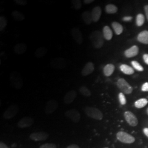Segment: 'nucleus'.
I'll return each instance as SVG.
<instances>
[{"label": "nucleus", "mask_w": 148, "mask_h": 148, "mask_svg": "<svg viewBox=\"0 0 148 148\" xmlns=\"http://www.w3.org/2000/svg\"><path fill=\"white\" fill-rule=\"evenodd\" d=\"M18 111H19V108L18 106L15 104L11 105L4 112L3 116L4 119L7 120L11 119L16 116V115L18 114Z\"/></svg>", "instance_id": "423d86ee"}, {"label": "nucleus", "mask_w": 148, "mask_h": 148, "mask_svg": "<svg viewBox=\"0 0 148 148\" xmlns=\"http://www.w3.org/2000/svg\"><path fill=\"white\" fill-rule=\"evenodd\" d=\"M108 148V147H105V148Z\"/></svg>", "instance_id": "49530a36"}, {"label": "nucleus", "mask_w": 148, "mask_h": 148, "mask_svg": "<svg viewBox=\"0 0 148 148\" xmlns=\"http://www.w3.org/2000/svg\"><path fill=\"white\" fill-rule=\"evenodd\" d=\"M148 101L146 98H140L134 103V106L138 109H141L148 104Z\"/></svg>", "instance_id": "bb28decb"}, {"label": "nucleus", "mask_w": 148, "mask_h": 148, "mask_svg": "<svg viewBox=\"0 0 148 148\" xmlns=\"http://www.w3.org/2000/svg\"><path fill=\"white\" fill-rule=\"evenodd\" d=\"M66 148H79V145L73 144L70 145Z\"/></svg>", "instance_id": "79ce46f5"}, {"label": "nucleus", "mask_w": 148, "mask_h": 148, "mask_svg": "<svg viewBox=\"0 0 148 148\" xmlns=\"http://www.w3.org/2000/svg\"><path fill=\"white\" fill-rule=\"evenodd\" d=\"M132 19L133 17L131 16H125L123 17L122 21H126V22H129V21H132Z\"/></svg>", "instance_id": "e433bc0d"}, {"label": "nucleus", "mask_w": 148, "mask_h": 148, "mask_svg": "<svg viewBox=\"0 0 148 148\" xmlns=\"http://www.w3.org/2000/svg\"><path fill=\"white\" fill-rule=\"evenodd\" d=\"M0 148H8V146L5 144V143L1 142H0Z\"/></svg>", "instance_id": "a19ab883"}, {"label": "nucleus", "mask_w": 148, "mask_h": 148, "mask_svg": "<svg viewBox=\"0 0 148 148\" xmlns=\"http://www.w3.org/2000/svg\"><path fill=\"white\" fill-rule=\"evenodd\" d=\"M58 107L57 101L52 99L47 101L45 106V112L46 114H52L56 111Z\"/></svg>", "instance_id": "9b49d317"}, {"label": "nucleus", "mask_w": 148, "mask_h": 148, "mask_svg": "<svg viewBox=\"0 0 148 148\" xmlns=\"http://www.w3.org/2000/svg\"><path fill=\"white\" fill-rule=\"evenodd\" d=\"M10 80L12 86L16 90L21 89L23 86V81L21 74L17 71H14L11 73Z\"/></svg>", "instance_id": "7ed1b4c3"}, {"label": "nucleus", "mask_w": 148, "mask_h": 148, "mask_svg": "<svg viewBox=\"0 0 148 148\" xmlns=\"http://www.w3.org/2000/svg\"><path fill=\"white\" fill-rule=\"evenodd\" d=\"M116 138L118 140L125 144H132L136 140L135 138L132 135L123 131L117 133Z\"/></svg>", "instance_id": "39448f33"}, {"label": "nucleus", "mask_w": 148, "mask_h": 148, "mask_svg": "<svg viewBox=\"0 0 148 148\" xmlns=\"http://www.w3.org/2000/svg\"><path fill=\"white\" fill-rule=\"evenodd\" d=\"M90 40L93 46L96 49H99L103 47L104 41L103 34L99 31L92 32L90 35Z\"/></svg>", "instance_id": "f257e3e1"}, {"label": "nucleus", "mask_w": 148, "mask_h": 148, "mask_svg": "<svg viewBox=\"0 0 148 148\" xmlns=\"http://www.w3.org/2000/svg\"><path fill=\"white\" fill-rule=\"evenodd\" d=\"M103 35L104 38L106 40H111L113 36V34L110 27L109 26H105L104 27L103 29Z\"/></svg>", "instance_id": "412c9836"}, {"label": "nucleus", "mask_w": 148, "mask_h": 148, "mask_svg": "<svg viewBox=\"0 0 148 148\" xmlns=\"http://www.w3.org/2000/svg\"><path fill=\"white\" fill-rule=\"evenodd\" d=\"M116 85L118 88L121 90L122 93L124 94L130 95L133 92V88L132 86L124 79L121 78L118 79L117 81Z\"/></svg>", "instance_id": "20e7f679"}, {"label": "nucleus", "mask_w": 148, "mask_h": 148, "mask_svg": "<svg viewBox=\"0 0 148 148\" xmlns=\"http://www.w3.org/2000/svg\"><path fill=\"white\" fill-rule=\"evenodd\" d=\"M144 11H145V13L147 16V19L148 21V5H145L144 6Z\"/></svg>", "instance_id": "ea45409f"}, {"label": "nucleus", "mask_w": 148, "mask_h": 148, "mask_svg": "<svg viewBox=\"0 0 148 148\" xmlns=\"http://www.w3.org/2000/svg\"><path fill=\"white\" fill-rule=\"evenodd\" d=\"M124 117L129 125L132 127H135L137 125L138 123L137 118L131 111H125L124 113Z\"/></svg>", "instance_id": "1a4fd4ad"}, {"label": "nucleus", "mask_w": 148, "mask_h": 148, "mask_svg": "<svg viewBox=\"0 0 148 148\" xmlns=\"http://www.w3.org/2000/svg\"><path fill=\"white\" fill-rule=\"evenodd\" d=\"M141 90L143 92H148V82H145L142 85Z\"/></svg>", "instance_id": "4c0bfd02"}, {"label": "nucleus", "mask_w": 148, "mask_h": 148, "mask_svg": "<svg viewBox=\"0 0 148 148\" xmlns=\"http://www.w3.org/2000/svg\"><path fill=\"white\" fill-rule=\"evenodd\" d=\"M94 2V0H84V2L85 4H90Z\"/></svg>", "instance_id": "c03bdc74"}, {"label": "nucleus", "mask_w": 148, "mask_h": 148, "mask_svg": "<svg viewBox=\"0 0 148 148\" xmlns=\"http://www.w3.org/2000/svg\"><path fill=\"white\" fill-rule=\"evenodd\" d=\"M137 40L144 45H148V31L144 30L140 32L138 35Z\"/></svg>", "instance_id": "6ab92c4d"}, {"label": "nucleus", "mask_w": 148, "mask_h": 148, "mask_svg": "<svg viewBox=\"0 0 148 148\" xmlns=\"http://www.w3.org/2000/svg\"><path fill=\"white\" fill-rule=\"evenodd\" d=\"M119 101H120V104H121L122 106L125 105L127 103L126 98L124 95V94L122 92L119 94Z\"/></svg>", "instance_id": "72a5a7b5"}, {"label": "nucleus", "mask_w": 148, "mask_h": 148, "mask_svg": "<svg viewBox=\"0 0 148 148\" xmlns=\"http://www.w3.org/2000/svg\"><path fill=\"white\" fill-rule=\"evenodd\" d=\"M136 21L138 27H142L145 22V16L143 14H138L136 16Z\"/></svg>", "instance_id": "c756f323"}, {"label": "nucleus", "mask_w": 148, "mask_h": 148, "mask_svg": "<svg viewBox=\"0 0 148 148\" xmlns=\"http://www.w3.org/2000/svg\"><path fill=\"white\" fill-rule=\"evenodd\" d=\"M34 119L30 117H24L18 122V126L21 128L30 127L34 124Z\"/></svg>", "instance_id": "ddd939ff"}, {"label": "nucleus", "mask_w": 148, "mask_h": 148, "mask_svg": "<svg viewBox=\"0 0 148 148\" xmlns=\"http://www.w3.org/2000/svg\"><path fill=\"white\" fill-rule=\"evenodd\" d=\"M101 8L99 6H96L92 11L91 16L92 21L96 23L99 21L101 15Z\"/></svg>", "instance_id": "f3484780"}, {"label": "nucleus", "mask_w": 148, "mask_h": 148, "mask_svg": "<svg viewBox=\"0 0 148 148\" xmlns=\"http://www.w3.org/2000/svg\"><path fill=\"white\" fill-rule=\"evenodd\" d=\"M65 115L74 123H78L81 120V115L79 111L75 109H70L66 111Z\"/></svg>", "instance_id": "0eeeda50"}, {"label": "nucleus", "mask_w": 148, "mask_h": 148, "mask_svg": "<svg viewBox=\"0 0 148 148\" xmlns=\"http://www.w3.org/2000/svg\"><path fill=\"white\" fill-rule=\"evenodd\" d=\"M50 64L51 67L54 69H63L66 66V62L63 58L58 57L53 59Z\"/></svg>", "instance_id": "6e6552de"}, {"label": "nucleus", "mask_w": 148, "mask_h": 148, "mask_svg": "<svg viewBox=\"0 0 148 148\" xmlns=\"http://www.w3.org/2000/svg\"><path fill=\"white\" fill-rule=\"evenodd\" d=\"M82 18L83 21L87 25H90L92 22L91 13L89 11H85L82 14Z\"/></svg>", "instance_id": "393cba45"}, {"label": "nucleus", "mask_w": 148, "mask_h": 148, "mask_svg": "<svg viewBox=\"0 0 148 148\" xmlns=\"http://www.w3.org/2000/svg\"><path fill=\"white\" fill-rule=\"evenodd\" d=\"M84 111L86 115L92 119L101 120L103 118V114L101 111L96 108L86 106L84 109Z\"/></svg>", "instance_id": "f03ea898"}, {"label": "nucleus", "mask_w": 148, "mask_h": 148, "mask_svg": "<svg viewBox=\"0 0 148 148\" xmlns=\"http://www.w3.org/2000/svg\"><path fill=\"white\" fill-rule=\"evenodd\" d=\"M71 34L75 42L79 45H81L83 42V36L82 32L79 29L74 27L71 31Z\"/></svg>", "instance_id": "f8f14e48"}, {"label": "nucleus", "mask_w": 148, "mask_h": 148, "mask_svg": "<svg viewBox=\"0 0 148 148\" xmlns=\"http://www.w3.org/2000/svg\"><path fill=\"white\" fill-rule=\"evenodd\" d=\"M12 16L16 21H24L25 18L24 14L19 11H13L12 13Z\"/></svg>", "instance_id": "4be33fe9"}, {"label": "nucleus", "mask_w": 148, "mask_h": 148, "mask_svg": "<svg viewBox=\"0 0 148 148\" xmlns=\"http://www.w3.org/2000/svg\"><path fill=\"white\" fill-rule=\"evenodd\" d=\"M71 2L75 10H79L81 9L82 7V2L80 0H72Z\"/></svg>", "instance_id": "473e14b6"}, {"label": "nucleus", "mask_w": 148, "mask_h": 148, "mask_svg": "<svg viewBox=\"0 0 148 148\" xmlns=\"http://www.w3.org/2000/svg\"><path fill=\"white\" fill-rule=\"evenodd\" d=\"M143 58L145 63L148 65V54H144L143 55Z\"/></svg>", "instance_id": "58836bf2"}, {"label": "nucleus", "mask_w": 148, "mask_h": 148, "mask_svg": "<svg viewBox=\"0 0 148 148\" xmlns=\"http://www.w3.org/2000/svg\"><path fill=\"white\" fill-rule=\"evenodd\" d=\"M95 70V65L92 62H88L85 64L81 71V74L83 76H87L92 74Z\"/></svg>", "instance_id": "2eb2a0df"}, {"label": "nucleus", "mask_w": 148, "mask_h": 148, "mask_svg": "<svg viewBox=\"0 0 148 148\" xmlns=\"http://www.w3.org/2000/svg\"><path fill=\"white\" fill-rule=\"evenodd\" d=\"M77 97V92L75 90H71L67 92L64 97V102L66 104L72 103Z\"/></svg>", "instance_id": "4468645a"}, {"label": "nucleus", "mask_w": 148, "mask_h": 148, "mask_svg": "<svg viewBox=\"0 0 148 148\" xmlns=\"http://www.w3.org/2000/svg\"><path fill=\"white\" fill-rule=\"evenodd\" d=\"M39 148H57V146L53 143H46L41 145Z\"/></svg>", "instance_id": "f704fd0d"}, {"label": "nucleus", "mask_w": 148, "mask_h": 148, "mask_svg": "<svg viewBox=\"0 0 148 148\" xmlns=\"http://www.w3.org/2000/svg\"><path fill=\"white\" fill-rule=\"evenodd\" d=\"M111 26L112 27L115 33L117 35H119L121 34L123 31V28L121 24L116 21H114L111 24Z\"/></svg>", "instance_id": "b1692460"}, {"label": "nucleus", "mask_w": 148, "mask_h": 148, "mask_svg": "<svg viewBox=\"0 0 148 148\" xmlns=\"http://www.w3.org/2000/svg\"><path fill=\"white\" fill-rule=\"evenodd\" d=\"M120 69L123 74L126 75H132L134 73V70L133 68L126 64H121L120 66Z\"/></svg>", "instance_id": "5701e85b"}, {"label": "nucleus", "mask_w": 148, "mask_h": 148, "mask_svg": "<svg viewBox=\"0 0 148 148\" xmlns=\"http://www.w3.org/2000/svg\"><path fill=\"white\" fill-rule=\"evenodd\" d=\"M115 70V66L112 64H108L106 65L103 69V73L107 77L110 76Z\"/></svg>", "instance_id": "aec40b11"}, {"label": "nucleus", "mask_w": 148, "mask_h": 148, "mask_svg": "<svg viewBox=\"0 0 148 148\" xmlns=\"http://www.w3.org/2000/svg\"><path fill=\"white\" fill-rule=\"evenodd\" d=\"M49 137L48 133L45 132L32 133L30 135V138L35 142L43 141L47 139Z\"/></svg>", "instance_id": "9d476101"}, {"label": "nucleus", "mask_w": 148, "mask_h": 148, "mask_svg": "<svg viewBox=\"0 0 148 148\" xmlns=\"http://www.w3.org/2000/svg\"><path fill=\"white\" fill-rule=\"evenodd\" d=\"M118 11L116 5L109 4L106 6V12L108 14H115Z\"/></svg>", "instance_id": "cd10ccee"}, {"label": "nucleus", "mask_w": 148, "mask_h": 148, "mask_svg": "<svg viewBox=\"0 0 148 148\" xmlns=\"http://www.w3.org/2000/svg\"><path fill=\"white\" fill-rule=\"evenodd\" d=\"M7 25V20L4 16H0V31H3Z\"/></svg>", "instance_id": "7c9ffc66"}, {"label": "nucleus", "mask_w": 148, "mask_h": 148, "mask_svg": "<svg viewBox=\"0 0 148 148\" xmlns=\"http://www.w3.org/2000/svg\"><path fill=\"white\" fill-rule=\"evenodd\" d=\"M16 4L18 5H21V6H24L27 5V1L26 0H16L15 1Z\"/></svg>", "instance_id": "c9c22d12"}, {"label": "nucleus", "mask_w": 148, "mask_h": 148, "mask_svg": "<svg viewBox=\"0 0 148 148\" xmlns=\"http://www.w3.org/2000/svg\"><path fill=\"white\" fill-rule=\"evenodd\" d=\"M27 50V46L23 43H19L16 45L14 47V53L18 55H21L25 53Z\"/></svg>", "instance_id": "a211bd4d"}, {"label": "nucleus", "mask_w": 148, "mask_h": 148, "mask_svg": "<svg viewBox=\"0 0 148 148\" xmlns=\"http://www.w3.org/2000/svg\"><path fill=\"white\" fill-rule=\"evenodd\" d=\"M79 92L81 95L86 97H89L91 95V92L87 87L85 86H81L79 88Z\"/></svg>", "instance_id": "c85d7f7f"}, {"label": "nucleus", "mask_w": 148, "mask_h": 148, "mask_svg": "<svg viewBox=\"0 0 148 148\" xmlns=\"http://www.w3.org/2000/svg\"><path fill=\"white\" fill-rule=\"evenodd\" d=\"M47 53V49L45 47H40L38 48L35 51V56L37 58H42Z\"/></svg>", "instance_id": "a878e982"}, {"label": "nucleus", "mask_w": 148, "mask_h": 148, "mask_svg": "<svg viewBox=\"0 0 148 148\" xmlns=\"http://www.w3.org/2000/svg\"><path fill=\"white\" fill-rule=\"evenodd\" d=\"M131 64L132 65L133 68H134L138 71L142 72V71H144V68H143V66L137 61L133 60L131 62Z\"/></svg>", "instance_id": "2f4dec72"}, {"label": "nucleus", "mask_w": 148, "mask_h": 148, "mask_svg": "<svg viewBox=\"0 0 148 148\" xmlns=\"http://www.w3.org/2000/svg\"><path fill=\"white\" fill-rule=\"evenodd\" d=\"M147 114H148V109H147Z\"/></svg>", "instance_id": "a18cd8bd"}, {"label": "nucleus", "mask_w": 148, "mask_h": 148, "mask_svg": "<svg viewBox=\"0 0 148 148\" xmlns=\"http://www.w3.org/2000/svg\"><path fill=\"white\" fill-rule=\"evenodd\" d=\"M143 133L148 138V128H144L143 129Z\"/></svg>", "instance_id": "37998d69"}, {"label": "nucleus", "mask_w": 148, "mask_h": 148, "mask_svg": "<svg viewBox=\"0 0 148 148\" xmlns=\"http://www.w3.org/2000/svg\"><path fill=\"white\" fill-rule=\"evenodd\" d=\"M138 53H139V48L137 46L134 45L131 47L126 49L125 51L124 54L126 57H127L128 58H130L136 56L138 55Z\"/></svg>", "instance_id": "dca6fc26"}]
</instances>
